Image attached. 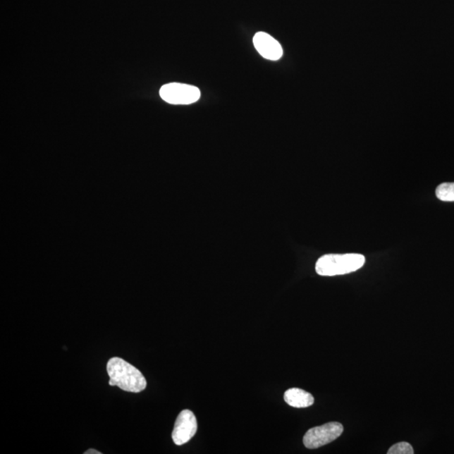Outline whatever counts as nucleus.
Masks as SVG:
<instances>
[{
  "label": "nucleus",
  "instance_id": "2",
  "mask_svg": "<svg viewBox=\"0 0 454 454\" xmlns=\"http://www.w3.org/2000/svg\"><path fill=\"white\" fill-rule=\"evenodd\" d=\"M364 264V256L359 253L326 254L317 262L316 271L321 276H336L355 272Z\"/></svg>",
  "mask_w": 454,
  "mask_h": 454
},
{
  "label": "nucleus",
  "instance_id": "3",
  "mask_svg": "<svg viewBox=\"0 0 454 454\" xmlns=\"http://www.w3.org/2000/svg\"><path fill=\"white\" fill-rule=\"evenodd\" d=\"M343 432V426L339 422H329L313 427L304 436L303 443L305 448L315 449L325 446L339 438Z\"/></svg>",
  "mask_w": 454,
  "mask_h": 454
},
{
  "label": "nucleus",
  "instance_id": "8",
  "mask_svg": "<svg viewBox=\"0 0 454 454\" xmlns=\"http://www.w3.org/2000/svg\"><path fill=\"white\" fill-rule=\"evenodd\" d=\"M436 195L445 202H454V183H444L436 187Z\"/></svg>",
  "mask_w": 454,
  "mask_h": 454
},
{
  "label": "nucleus",
  "instance_id": "10",
  "mask_svg": "<svg viewBox=\"0 0 454 454\" xmlns=\"http://www.w3.org/2000/svg\"><path fill=\"white\" fill-rule=\"evenodd\" d=\"M85 454H102V453L95 450V449H89L88 451H86L85 453Z\"/></svg>",
  "mask_w": 454,
  "mask_h": 454
},
{
  "label": "nucleus",
  "instance_id": "7",
  "mask_svg": "<svg viewBox=\"0 0 454 454\" xmlns=\"http://www.w3.org/2000/svg\"><path fill=\"white\" fill-rule=\"evenodd\" d=\"M286 403L295 408H307L314 404L313 395L311 393L301 390L299 388H292L286 391L283 396Z\"/></svg>",
  "mask_w": 454,
  "mask_h": 454
},
{
  "label": "nucleus",
  "instance_id": "4",
  "mask_svg": "<svg viewBox=\"0 0 454 454\" xmlns=\"http://www.w3.org/2000/svg\"><path fill=\"white\" fill-rule=\"evenodd\" d=\"M161 98L172 104H190L197 102L200 98V91L197 87L170 82L161 87Z\"/></svg>",
  "mask_w": 454,
  "mask_h": 454
},
{
  "label": "nucleus",
  "instance_id": "9",
  "mask_svg": "<svg viewBox=\"0 0 454 454\" xmlns=\"http://www.w3.org/2000/svg\"><path fill=\"white\" fill-rule=\"evenodd\" d=\"M414 449L408 443L401 442L393 445V446L388 449V454H413Z\"/></svg>",
  "mask_w": 454,
  "mask_h": 454
},
{
  "label": "nucleus",
  "instance_id": "5",
  "mask_svg": "<svg viewBox=\"0 0 454 454\" xmlns=\"http://www.w3.org/2000/svg\"><path fill=\"white\" fill-rule=\"evenodd\" d=\"M198 424L195 414L190 410H183L178 415L174 425L172 438L174 443L180 446L195 435Z\"/></svg>",
  "mask_w": 454,
  "mask_h": 454
},
{
  "label": "nucleus",
  "instance_id": "1",
  "mask_svg": "<svg viewBox=\"0 0 454 454\" xmlns=\"http://www.w3.org/2000/svg\"><path fill=\"white\" fill-rule=\"evenodd\" d=\"M111 386H118L125 391L139 393L145 390L147 381L141 371L121 357H112L107 364Z\"/></svg>",
  "mask_w": 454,
  "mask_h": 454
},
{
  "label": "nucleus",
  "instance_id": "6",
  "mask_svg": "<svg viewBox=\"0 0 454 454\" xmlns=\"http://www.w3.org/2000/svg\"><path fill=\"white\" fill-rule=\"evenodd\" d=\"M253 44L264 59L277 61L283 56V48L278 41L265 32H257L253 37Z\"/></svg>",
  "mask_w": 454,
  "mask_h": 454
}]
</instances>
